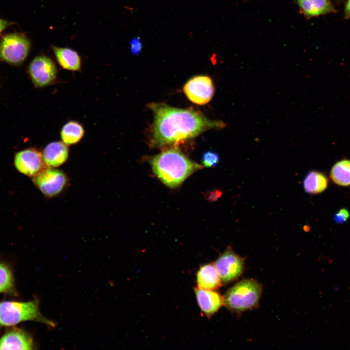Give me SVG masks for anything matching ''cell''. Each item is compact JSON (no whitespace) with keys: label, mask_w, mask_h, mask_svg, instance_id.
<instances>
[{"label":"cell","mask_w":350,"mask_h":350,"mask_svg":"<svg viewBox=\"0 0 350 350\" xmlns=\"http://www.w3.org/2000/svg\"><path fill=\"white\" fill-rule=\"evenodd\" d=\"M85 130L83 125L75 121H70L65 123L60 131V137L67 145L75 144L83 137Z\"/></svg>","instance_id":"obj_18"},{"label":"cell","mask_w":350,"mask_h":350,"mask_svg":"<svg viewBox=\"0 0 350 350\" xmlns=\"http://www.w3.org/2000/svg\"><path fill=\"white\" fill-rule=\"evenodd\" d=\"M328 183V178L323 173L311 171L304 178L303 189L308 193L318 194L327 189Z\"/></svg>","instance_id":"obj_17"},{"label":"cell","mask_w":350,"mask_h":350,"mask_svg":"<svg viewBox=\"0 0 350 350\" xmlns=\"http://www.w3.org/2000/svg\"><path fill=\"white\" fill-rule=\"evenodd\" d=\"M297 4L300 11L308 18L336 11L330 0H297Z\"/></svg>","instance_id":"obj_16"},{"label":"cell","mask_w":350,"mask_h":350,"mask_svg":"<svg viewBox=\"0 0 350 350\" xmlns=\"http://www.w3.org/2000/svg\"><path fill=\"white\" fill-rule=\"evenodd\" d=\"M56 60L64 69L76 71L81 68V58L79 53L70 48L52 46Z\"/></svg>","instance_id":"obj_15"},{"label":"cell","mask_w":350,"mask_h":350,"mask_svg":"<svg viewBox=\"0 0 350 350\" xmlns=\"http://www.w3.org/2000/svg\"><path fill=\"white\" fill-rule=\"evenodd\" d=\"M130 50L132 54H139L141 51L142 45L139 37L133 38L130 41Z\"/></svg>","instance_id":"obj_22"},{"label":"cell","mask_w":350,"mask_h":350,"mask_svg":"<svg viewBox=\"0 0 350 350\" xmlns=\"http://www.w3.org/2000/svg\"><path fill=\"white\" fill-rule=\"evenodd\" d=\"M34 347L31 335L19 328L9 327L0 337V350H32Z\"/></svg>","instance_id":"obj_11"},{"label":"cell","mask_w":350,"mask_h":350,"mask_svg":"<svg viewBox=\"0 0 350 350\" xmlns=\"http://www.w3.org/2000/svg\"><path fill=\"white\" fill-rule=\"evenodd\" d=\"M202 163L208 168L214 167L219 163L220 157L219 155L213 151H206L202 156Z\"/></svg>","instance_id":"obj_21"},{"label":"cell","mask_w":350,"mask_h":350,"mask_svg":"<svg viewBox=\"0 0 350 350\" xmlns=\"http://www.w3.org/2000/svg\"><path fill=\"white\" fill-rule=\"evenodd\" d=\"M33 181L45 196L52 197L62 192L66 185L67 178L61 171L46 167L33 176Z\"/></svg>","instance_id":"obj_8"},{"label":"cell","mask_w":350,"mask_h":350,"mask_svg":"<svg viewBox=\"0 0 350 350\" xmlns=\"http://www.w3.org/2000/svg\"><path fill=\"white\" fill-rule=\"evenodd\" d=\"M28 73L36 88H43L54 84L57 77L55 63L50 57L44 55L34 58L29 66Z\"/></svg>","instance_id":"obj_7"},{"label":"cell","mask_w":350,"mask_h":350,"mask_svg":"<svg viewBox=\"0 0 350 350\" xmlns=\"http://www.w3.org/2000/svg\"><path fill=\"white\" fill-rule=\"evenodd\" d=\"M350 216V213L346 209H342L336 212L334 216L335 222L338 224L343 223L347 221Z\"/></svg>","instance_id":"obj_23"},{"label":"cell","mask_w":350,"mask_h":350,"mask_svg":"<svg viewBox=\"0 0 350 350\" xmlns=\"http://www.w3.org/2000/svg\"><path fill=\"white\" fill-rule=\"evenodd\" d=\"M148 161L157 176L170 188L178 187L190 175L203 167L175 147L150 157Z\"/></svg>","instance_id":"obj_2"},{"label":"cell","mask_w":350,"mask_h":350,"mask_svg":"<svg viewBox=\"0 0 350 350\" xmlns=\"http://www.w3.org/2000/svg\"><path fill=\"white\" fill-rule=\"evenodd\" d=\"M183 91L192 102L204 105L212 99L214 87L211 79L206 75H197L190 79L183 87Z\"/></svg>","instance_id":"obj_9"},{"label":"cell","mask_w":350,"mask_h":350,"mask_svg":"<svg viewBox=\"0 0 350 350\" xmlns=\"http://www.w3.org/2000/svg\"><path fill=\"white\" fill-rule=\"evenodd\" d=\"M222 284H227L238 279L245 269V258L228 246L213 263Z\"/></svg>","instance_id":"obj_6"},{"label":"cell","mask_w":350,"mask_h":350,"mask_svg":"<svg viewBox=\"0 0 350 350\" xmlns=\"http://www.w3.org/2000/svg\"><path fill=\"white\" fill-rule=\"evenodd\" d=\"M0 293L17 296L14 276L10 266L0 261Z\"/></svg>","instance_id":"obj_19"},{"label":"cell","mask_w":350,"mask_h":350,"mask_svg":"<svg viewBox=\"0 0 350 350\" xmlns=\"http://www.w3.org/2000/svg\"><path fill=\"white\" fill-rule=\"evenodd\" d=\"M330 176L335 184L343 187L350 186V159H344L332 167Z\"/></svg>","instance_id":"obj_20"},{"label":"cell","mask_w":350,"mask_h":350,"mask_svg":"<svg viewBox=\"0 0 350 350\" xmlns=\"http://www.w3.org/2000/svg\"><path fill=\"white\" fill-rule=\"evenodd\" d=\"M14 163L19 172L30 176H35L47 166L41 153L33 148L17 153Z\"/></svg>","instance_id":"obj_10"},{"label":"cell","mask_w":350,"mask_h":350,"mask_svg":"<svg viewBox=\"0 0 350 350\" xmlns=\"http://www.w3.org/2000/svg\"><path fill=\"white\" fill-rule=\"evenodd\" d=\"M154 115L150 145L162 147L194 138L211 128H222L225 124L210 120L193 108L174 107L164 103L148 105Z\"/></svg>","instance_id":"obj_1"},{"label":"cell","mask_w":350,"mask_h":350,"mask_svg":"<svg viewBox=\"0 0 350 350\" xmlns=\"http://www.w3.org/2000/svg\"><path fill=\"white\" fill-rule=\"evenodd\" d=\"M344 17L346 19L350 18V0H347L344 8Z\"/></svg>","instance_id":"obj_25"},{"label":"cell","mask_w":350,"mask_h":350,"mask_svg":"<svg viewBox=\"0 0 350 350\" xmlns=\"http://www.w3.org/2000/svg\"><path fill=\"white\" fill-rule=\"evenodd\" d=\"M262 285L253 279L239 281L228 289L223 297V305L235 313L257 307L262 293Z\"/></svg>","instance_id":"obj_4"},{"label":"cell","mask_w":350,"mask_h":350,"mask_svg":"<svg viewBox=\"0 0 350 350\" xmlns=\"http://www.w3.org/2000/svg\"><path fill=\"white\" fill-rule=\"evenodd\" d=\"M25 321L39 322L52 327L55 326L53 322L45 318L41 314L38 299L26 302H0V329Z\"/></svg>","instance_id":"obj_3"},{"label":"cell","mask_w":350,"mask_h":350,"mask_svg":"<svg viewBox=\"0 0 350 350\" xmlns=\"http://www.w3.org/2000/svg\"><path fill=\"white\" fill-rule=\"evenodd\" d=\"M12 24L11 22L0 18V35L8 27Z\"/></svg>","instance_id":"obj_24"},{"label":"cell","mask_w":350,"mask_h":350,"mask_svg":"<svg viewBox=\"0 0 350 350\" xmlns=\"http://www.w3.org/2000/svg\"><path fill=\"white\" fill-rule=\"evenodd\" d=\"M197 287L198 288L215 290L222 284L219 275L212 263L202 265L196 273Z\"/></svg>","instance_id":"obj_14"},{"label":"cell","mask_w":350,"mask_h":350,"mask_svg":"<svg viewBox=\"0 0 350 350\" xmlns=\"http://www.w3.org/2000/svg\"><path fill=\"white\" fill-rule=\"evenodd\" d=\"M197 303L201 312L210 318L223 305V297L214 290L194 289Z\"/></svg>","instance_id":"obj_12"},{"label":"cell","mask_w":350,"mask_h":350,"mask_svg":"<svg viewBox=\"0 0 350 350\" xmlns=\"http://www.w3.org/2000/svg\"><path fill=\"white\" fill-rule=\"evenodd\" d=\"M30 47V40L23 34H7L0 41V59L11 65H19L26 59Z\"/></svg>","instance_id":"obj_5"},{"label":"cell","mask_w":350,"mask_h":350,"mask_svg":"<svg viewBox=\"0 0 350 350\" xmlns=\"http://www.w3.org/2000/svg\"><path fill=\"white\" fill-rule=\"evenodd\" d=\"M69 156V148L63 141H53L49 143L44 149L42 156L47 167H57L67 160Z\"/></svg>","instance_id":"obj_13"}]
</instances>
